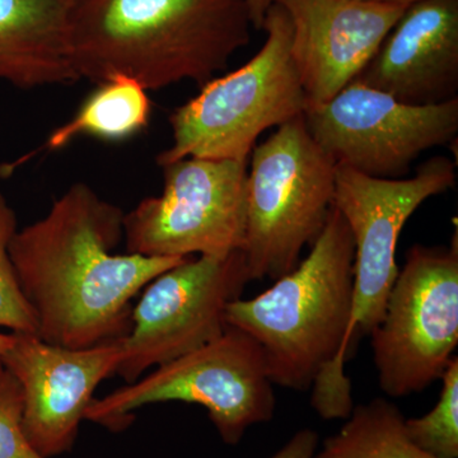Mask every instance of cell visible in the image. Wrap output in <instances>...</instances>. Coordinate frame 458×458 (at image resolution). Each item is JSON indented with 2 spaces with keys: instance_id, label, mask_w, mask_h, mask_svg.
I'll use <instances>...</instances> for the list:
<instances>
[{
  "instance_id": "1",
  "label": "cell",
  "mask_w": 458,
  "mask_h": 458,
  "mask_svg": "<svg viewBox=\"0 0 458 458\" xmlns=\"http://www.w3.org/2000/svg\"><path fill=\"white\" fill-rule=\"evenodd\" d=\"M123 216L77 182L14 234L9 256L44 342L71 349L117 342L131 330L135 295L188 259L114 254Z\"/></svg>"
},
{
  "instance_id": "2",
  "label": "cell",
  "mask_w": 458,
  "mask_h": 458,
  "mask_svg": "<svg viewBox=\"0 0 458 458\" xmlns=\"http://www.w3.org/2000/svg\"><path fill=\"white\" fill-rule=\"evenodd\" d=\"M250 300L233 301L228 327L260 345L273 385L311 390L324 420L351 415V381L344 373L354 300V241L342 214L331 208L311 251L293 270Z\"/></svg>"
},
{
  "instance_id": "3",
  "label": "cell",
  "mask_w": 458,
  "mask_h": 458,
  "mask_svg": "<svg viewBox=\"0 0 458 458\" xmlns=\"http://www.w3.org/2000/svg\"><path fill=\"white\" fill-rule=\"evenodd\" d=\"M251 29L245 0H80L69 11V54L80 80L201 87L249 44Z\"/></svg>"
},
{
  "instance_id": "4",
  "label": "cell",
  "mask_w": 458,
  "mask_h": 458,
  "mask_svg": "<svg viewBox=\"0 0 458 458\" xmlns=\"http://www.w3.org/2000/svg\"><path fill=\"white\" fill-rule=\"evenodd\" d=\"M267 40L237 71L213 78L170 116L172 144L157 157L249 161L259 137L304 114L309 102L292 59V25L280 5L264 17Z\"/></svg>"
},
{
  "instance_id": "5",
  "label": "cell",
  "mask_w": 458,
  "mask_h": 458,
  "mask_svg": "<svg viewBox=\"0 0 458 458\" xmlns=\"http://www.w3.org/2000/svg\"><path fill=\"white\" fill-rule=\"evenodd\" d=\"M336 168L310 134L303 114L255 146L242 249L250 280H276L297 267L333 208Z\"/></svg>"
},
{
  "instance_id": "6",
  "label": "cell",
  "mask_w": 458,
  "mask_h": 458,
  "mask_svg": "<svg viewBox=\"0 0 458 458\" xmlns=\"http://www.w3.org/2000/svg\"><path fill=\"white\" fill-rule=\"evenodd\" d=\"M273 386L260 345L227 325L213 342L93 400L84 420L119 432L131 423L134 410L150 403H198L207 410L222 441L234 445L249 428L273 419Z\"/></svg>"
},
{
  "instance_id": "7",
  "label": "cell",
  "mask_w": 458,
  "mask_h": 458,
  "mask_svg": "<svg viewBox=\"0 0 458 458\" xmlns=\"http://www.w3.org/2000/svg\"><path fill=\"white\" fill-rule=\"evenodd\" d=\"M382 393L405 397L442 378L458 344V237L414 245L370 331Z\"/></svg>"
},
{
  "instance_id": "8",
  "label": "cell",
  "mask_w": 458,
  "mask_h": 458,
  "mask_svg": "<svg viewBox=\"0 0 458 458\" xmlns=\"http://www.w3.org/2000/svg\"><path fill=\"white\" fill-rule=\"evenodd\" d=\"M164 190L123 216L126 252L225 258L242 251L249 161L189 158L162 165Z\"/></svg>"
},
{
  "instance_id": "9",
  "label": "cell",
  "mask_w": 458,
  "mask_h": 458,
  "mask_svg": "<svg viewBox=\"0 0 458 458\" xmlns=\"http://www.w3.org/2000/svg\"><path fill=\"white\" fill-rule=\"evenodd\" d=\"M250 280L246 258H188L159 274L132 309L129 333L117 340L123 358L114 375L126 384L221 336L229 304Z\"/></svg>"
},
{
  "instance_id": "10",
  "label": "cell",
  "mask_w": 458,
  "mask_h": 458,
  "mask_svg": "<svg viewBox=\"0 0 458 458\" xmlns=\"http://www.w3.org/2000/svg\"><path fill=\"white\" fill-rule=\"evenodd\" d=\"M456 164L437 156L410 179H378L337 165L333 207L354 241V300L346 345L369 336L384 316L399 274L396 247L401 231L428 199L456 185Z\"/></svg>"
},
{
  "instance_id": "11",
  "label": "cell",
  "mask_w": 458,
  "mask_h": 458,
  "mask_svg": "<svg viewBox=\"0 0 458 458\" xmlns=\"http://www.w3.org/2000/svg\"><path fill=\"white\" fill-rule=\"evenodd\" d=\"M307 129L337 165L378 179H403L430 148L456 140L458 98L429 106L403 104L354 81L309 106Z\"/></svg>"
},
{
  "instance_id": "12",
  "label": "cell",
  "mask_w": 458,
  "mask_h": 458,
  "mask_svg": "<svg viewBox=\"0 0 458 458\" xmlns=\"http://www.w3.org/2000/svg\"><path fill=\"white\" fill-rule=\"evenodd\" d=\"M122 358L117 342L71 349L14 334L0 360L20 384L23 432L38 454L53 458L73 448L95 391L116 373Z\"/></svg>"
},
{
  "instance_id": "13",
  "label": "cell",
  "mask_w": 458,
  "mask_h": 458,
  "mask_svg": "<svg viewBox=\"0 0 458 458\" xmlns=\"http://www.w3.org/2000/svg\"><path fill=\"white\" fill-rule=\"evenodd\" d=\"M273 3L291 21V55L309 106L328 101L354 82L406 9L367 0Z\"/></svg>"
},
{
  "instance_id": "14",
  "label": "cell",
  "mask_w": 458,
  "mask_h": 458,
  "mask_svg": "<svg viewBox=\"0 0 458 458\" xmlns=\"http://www.w3.org/2000/svg\"><path fill=\"white\" fill-rule=\"evenodd\" d=\"M355 81L415 106L457 98L458 0L409 5Z\"/></svg>"
},
{
  "instance_id": "15",
  "label": "cell",
  "mask_w": 458,
  "mask_h": 458,
  "mask_svg": "<svg viewBox=\"0 0 458 458\" xmlns=\"http://www.w3.org/2000/svg\"><path fill=\"white\" fill-rule=\"evenodd\" d=\"M69 11L59 0H0V84L21 89L78 82Z\"/></svg>"
},
{
  "instance_id": "16",
  "label": "cell",
  "mask_w": 458,
  "mask_h": 458,
  "mask_svg": "<svg viewBox=\"0 0 458 458\" xmlns=\"http://www.w3.org/2000/svg\"><path fill=\"white\" fill-rule=\"evenodd\" d=\"M152 105L148 90L128 77L117 75L99 83L77 114L51 132L38 152L62 149L80 137L122 141L146 131Z\"/></svg>"
},
{
  "instance_id": "17",
  "label": "cell",
  "mask_w": 458,
  "mask_h": 458,
  "mask_svg": "<svg viewBox=\"0 0 458 458\" xmlns=\"http://www.w3.org/2000/svg\"><path fill=\"white\" fill-rule=\"evenodd\" d=\"M345 420L315 458H434L410 439L403 412L384 397L355 406Z\"/></svg>"
},
{
  "instance_id": "18",
  "label": "cell",
  "mask_w": 458,
  "mask_h": 458,
  "mask_svg": "<svg viewBox=\"0 0 458 458\" xmlns=\"http://www.w3.org/2000/svg\"><path fill=\"white\" fill-rule=\"evenodd\" d=\"M438 403L420 418L406 419L410 439L434 458H458V358L443 373Z\"/></svg>"
},
{
  "instance_id": "19",
  "label": "cell",
  "mask_w": 458,
  "mask_h": 458,
  "mask_svg": "<svg viewBox=\"0 0 458 458\" xmlns=\"http://www.w3.org/2000/svg\"><path fill=\"white\" fill-rule=\"evenodd\" d=\"M17 231L16 213L0 192V327L14 334L38 335V322L21 291L9 256V245Z\"/></svg>"
},
{
  "instance_id": "20",
  "label": "cell",
  "mask_w": 458,
  "mask_h": 458,
  "mask_svg": "<svg viewBox=\"0 0 458 458\" xmlns=\"http://www.w3.org/2000/svg\"><path fill=\"white\" fill-rule=\"evenodd\" d=\"M22 412L20 384L0 360V458H44L23 432Z\"/></svg>"
},
{
  "instance_id": "21",
  "label": "cell",
  "mask_w": 458,
  "mask_h": 458,
  "mask_svg": "<svg viewBox=\"0 0 458 458\" xmlns=\"http://www.w3.org/2000/svg\"><path fill=\"white\" fill-rule=\"evenodd\" d=\"M318 434L315 430L301 429L269 458H315L318 447Z\"/></svg>"
},
{
  "instance_id": "22",
  "label": "cell",
  "mask_w": 458,
  "mask_h": 458,
  "mask_svg": "<svg viewBox=\"0 0 458 458\" xmlns=\"http://www.w3.org/2000/svg\"><path fill=\"white\" fill-rule=\"evenodd\" d=\"M245 2L252 29L261 30L265 14H267L270 5L273 4V0H245Z\"/></svg>"
},
{
  "instance_id": "23",
  "label": "cell",
  "mask_w": 458,
  "mask_h": 458,
  "mask_svg": "<svg viewBox=\"0 0 458 458\" xmlns=\"http://www.w3.org/2000/svg\"><path fill=\"white\" fill-rule=\"evenodd\" d=\"M14 343V334H2L0 333V357L4 354L5 352H8V349L13 345Z\"/></svg>"
},
{
  "instance_id": "24",
  "label": "cell",
  "mask_w": 458,
  "mask_h": 458,
  "mask_svg": "<svg viewBox=\"0 0 458 458\" xmlns=\"http://www.w3.org/2000/svg\"><path fill=\"white\" fill-rule=\"evenodd\" d=\"M367 2L379 3V4L401 5V7L408 8L409 5L420 2V0H367Z\"/></svg>"
},
{
  "instance_id": "25",
  "label": "cell",
  "mask_w": 458,
  "mask_h": 458,
  "mask_svg": "<svg viewBox=\"0 0 458 458\" xmlns=\"http://www.w3.org/2000/svg\"><path fill=\"white\" fill-rule=\"evenodd\" d=\"M59 2L62 3L68 11H71L80 0H59Z\"/></svg>"
}]
</instances>
